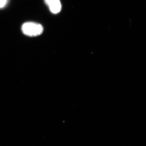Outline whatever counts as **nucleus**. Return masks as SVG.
<instances>
[{"label":"nucleus","instance_id":"1","mask_svg":"<svg viewBox=\"0 0 146 146\" xmlns=\"http://www.w3.org/2000/svg\"><path fill=\"white\" fill-rule=\"evenodd\" d=\"M22 31L24 34L30 36H36L40 35L43 31V27L39 23L28 22L23 24Z\"/></svg>","mask_w":146,"mask_h":146},{"label":"nucleus","instance_id":"2","mask_svg":"<svg viewBox=\"0 0 146 146\" xmlns=\"http://www.w3.org/2000/svg\"><path fill=\"white\" fill-rule=\"evenodd\" d=\"M46 4L48 7L50 12L56 14L61 11L62 5L60 0H44Z\"/></svg>","mask_w":146,"mask_h":146},{"label":"nucleus","instance_id":"3","mask_svg":"<svg viewBox=\"0 0 146 146\" xmlns=\"http://www.w3.org/2000/svg\"><path fill=\"white\" fill-rule=\"evenodd\" d=\"M8 1V0H0V9L4 8Z\"/></svg>","mask_w":146,"mask_h":146}]
</instances>
